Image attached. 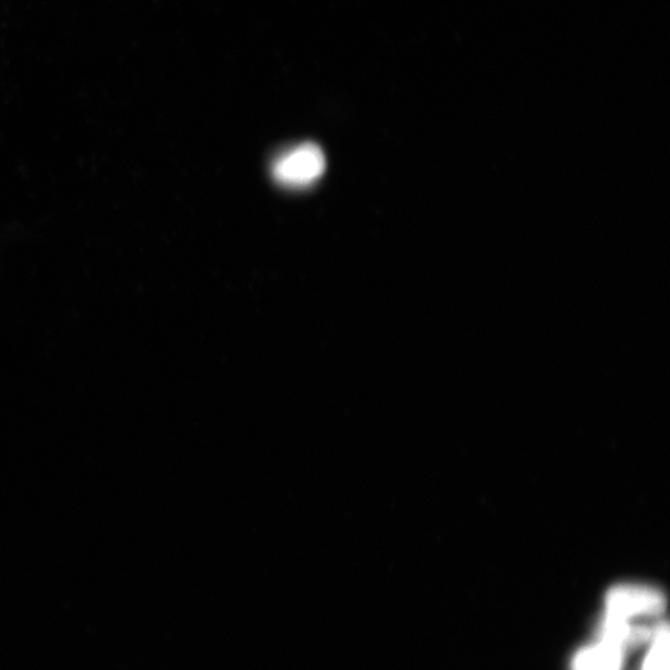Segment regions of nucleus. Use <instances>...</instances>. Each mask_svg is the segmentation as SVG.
I'll use <instances>...</instances> for the list:
<instances>
[{"mask_svg": "<svg viewBox=\"0 0 670 670\" xmlns=\"http://www.w3.org/2000/svg\"><path fill=\"white\" fill-rule=\"evenodd\" d=\"M666 610V593L658 586L646 583L612 585L603 596V612L623 620H660Z\"/></svg>", "mask_w": 670, "mask_h": 670, "instance_id": "nucleus-1", "label": "nucleus"}, {"mask_svg": "<svg viewBox=\"0 0 670 670\" xmlns=\"http://www.w3.org/2000/svg\"><path fill=\"white\" fill-rule=\"evenodd\" d=\"M327 168L326 155L316 143L305 142L282 152L272 163V177L280 186L303 189L314 186Z\"/></svg>", "mask_w": 670, "mask_h": 670, "instance_id": "nucleus-2", "label": "nucleus"}, {"mask_svg": "<svg viewBox=\"0 0 670 670\" xmlns=\"http://www.w3.org/2000/svg\"><path fill=\"white\" fill-rule=\"evenodd\" d=\"M627 655L621 647L598 638L576 651L572 670H623Z\"/></svg>", "mask_w": 670, "mask_h": 670, "instance_id": "nucleus-3", "label": "nucleus"}, {"mask_svg": "<svg viewBox=\"0 0 670 670\" xmlns=\"http://www.w3.org/2000/svg\"><path fill=\"white\" fill-rule=\"evenodd\" d=\"M639 670H669V626L666 620L658 623L649 639Z\"/></svg>", "mask_w": 670, "mask_h": 670, "instance_id": "nucleus-4", "label": "nucleus"}]
</instances>
